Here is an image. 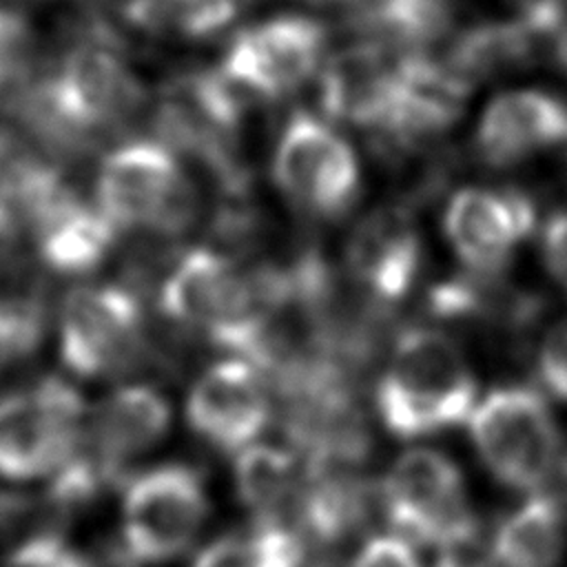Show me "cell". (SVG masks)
Returning <instances> with one entry per match:
<instances>
[{"label": "cell", "mask_w": 567, "mask_h": 567, "mask_svg": "<svg viewBox=\"0 0 567 567\" xmlns=\"http://www.w3.org/2000/svg\"><path fill=\"white\" fill-rule=\"evenodd\" d=\"M144 102V82L120 44L91 38L75 42L16 109L49 144L75 151L128 124Z\"/></svg>", "instance_id": "obj_1"}, {"label": "cell", "mask_w": 567, "mask_h": 567, "mask_svg": "<svg viewBox=\"0 0 567 567\" xmlns=\"http://www.w3.org/2000/svg\"><path fill=\"white\" fill-rule=\"evenodd\" d=\"M478 383L461 348L441 330L414 326L399 332L377 381L374 408L401 439L461 425L474 410Z\"/></svg>", "instance_id": "obj_2"}, {"label": "cell", "mask_w": 567, "mask_h": 567, "mask_svg": "<svg viewBox=\"0 0 567 567\" xmlns=\"http://www.w3.org/2000/svg\"><path fill=\"white\" fill-rule=\"evenodd\" d=\"M197 188L173 148L131 140L111 148L95 175V206L122 230L182 235L197 217Z\"/></svg>", "instance_id": "obj_3"}, {"label": "cell", "mask_w": 567, "mask_h": 567, "mask_svg": "<svg viewBox=\"0 0 567 567\" xmlns=\"http://www.w3.org/2000/svg\"><path fill=\"white\" fill-rule=\"evenodd\" d=\"M470 434L489 474L512 489L543 487L560 465V432L543 394L501 385L472 410Z\"/></svg>", "instance_id": "obj_4"}, {"label": "cell", "mask_w": 567, "mask_h": 567, "mask_svg": "<svg viewBox=\"0 0 567 567\" xmlns=\"http://www.w3.org/2000/svg\"><path fill=\"white\" fill-rule=\"evenodd\" d=\"M84 416L82 394L55 374L0 394V478L24 483L53 476L80 452Z\"/></svg>", "instance_id": "obj_5"}, {"label": "cell", "mask_w": 567, "mask_h": 567, "mask_svg": "<svg viewBox=\"0 0 567 567\" xmlns=\"http://www.w3.org/2000/svg\"><path fill=\"white\" fill-rule=\"evenodd\" d=\"M204 476L188 463H162L126 481L120 551L128 565H159L184 554L206 523Z\"/></svg>", "instance_id": "obj_6"}, {"label": "cell", "mask_w": 567, "mask_h": 567, "mask_svg": "<svg viewBox=\"0 0 567 567\" xmlns=\"http://www.w3.org/2000/svg\"><path fill=\"white\" fill-rule=\"evenodd\" d=\"M379 501L390 527L421 545L445 547L481 532L461 467L439 450L403 452L383 476Z\"/></svg>", "instance_id": "obj_7"}, {"label": "cell", "mask_w": 567, "mask_h": 567, "mask_svg": "<svg viewBox=\"0 0 567 567\" xmlns=\"http://www.w3.org/2000/svg\"><path fill=\"white\" fill-rule=\"evenodd\" d=\"M60 357L82 379L109 377L140 357L144 312L124 286L93 284L71 290L60 308Z\"/></svg>", "instance_id": "obj_8"}, {"label": "cell", "mask_w": 567, "mask_h": 567, "mask_svg": "<svg viewBox=\"0 0 567 567\" xmlns=\"http://www.w3.org/2000/svg\"><path fill=\"white\" fill-rule=\"evenodd\" d=\"M272 179L306 215L337 217L359 193V162L337 131L308 113H295L275 146Z\"/></svg>", "instance_id": "obj_9"}, {"label": "cell", "mask_w": 567, "mask_h": 567, "mask_svg": "<svg viewBox=\"0 0 567 567\" xmlns=\"http://www.w3.org/2000/svg\"><path fill=\"white\" fill-rule=\"evenodd\" d=\"M326 31L301 16H279L241 29L228 44L219 71L250 102L297 91L321 64Z\"/></svg>", "instance_id": "obj_10"}, {"label": "cell", "mask_w": 567, "mask_h": 567, "mask_svg": "<svg viewBox=\"0 0 567 567\" xmlns=\"http://www.w3.org/2000/svg\"><path fill=\"white\" fill-rule=\"evenodd\" d=\"M190 430L219 452L252 445L270 421V396L257 370L237 357L213 363L188 392Z\"/></svg>", "instance_id": "obj_11"}, {"label": "cell", "mask_w": 567, "mask_h": 567, "mask_svg": "<svg viewBox=\"0 0 567 567\" xmlns=\"http://www.w3.org/2000/svg\"><path fill=\"white\" fill-rule=\"evenodd\" d=\"M534 206L518 193L463 188L445 210L443 228L458 259L478 275L501 270L534 230Z\"/></svg>", "instance_id": "obj_12"}, {"label": "cell", "mask_w": 567, "mask_h": 567, "mask_svg": "<svg viewBox=\"0 0 567 567\" xmlns=\"http://www.w3.org/2000/svg\"><path fill=\"white\" fill-rule=\"evenodd\" d=\"M168 427V401L151 385L131 383L102 399L91 414L84 441L109 483H126L131 478L126 467L151 452Z\"/></svg>", "instance_id": "obj_13"}, {"label": "cell", "mask_w": 567, "mask_h": 567, "mask_svg": "<svg viewBox=\"0 0 567 567\" xmlns=\"http://www.w3.org/2000/svg\"><path fill=\"white\" fill-rule=\"evenodd\" d=\"M348 270L368 303L388 312L403 301L421 270V237L399 213H374L348 244Z\"/></svg>", "instance_id": "obj_14"}, {"label": "cell", "mask_w": 567, "mask_h": 567, "mask_svg": "<svg viewBox=\"0 0 567 567\" xmlns=\"http://www.w3.org/2000/svg\"><path fill=\"white\" fill-rule=\"evenodd\" d=\"M567 140V104L543 91L494 97L476 126V148L494 166L516 164Z\"/></svg>", "instance_id": "obj_15"}, {"label": "cell", "mask_w": 567, "mask_h": 567, "mask_svg": "<svg viewBox=\"0 0 567 567\" xmlns=\"http://www.w3.org/2000/svg\"><path fill=\"white\" fill-rule=\"evenodd\" d=\"M33 230L40 259L55 272L84 275L111 252L120 230L95 206L71 188L27 221Z\"/></svg>", "instance_id": "obj_16"}, {"label": "cell", "mask_w": 567, "mask_h": 567, "mask_svg": "<svg viewBox=\"0 0 567 567\" xmlns=\"http://www.w3.org/2000/svg\"><path fill=\"white\" fill-rule=\"evenodd\" d=\"M401 62H388L377 49H352L330 62L321 84L326 111L359 126H385L396 91Z\"/></svg>", "instance_id": "obj_17"}, {"label": "cell", "mask_w": 567, "mask_h": 567, "mask_svg": "<svg viewBox=\"0 0 567 567\" xmlns=\"http://www.w3.org/2000/svg\"><path fill=\"white\" fill-rule=\"evenodd\" d=\"M427 310L432 317L447 323H476L523 334L540 319L545 303L529 290L483 277H452L432 286L427 292Z\"/></svg>", "instance_id": "obj_18"}, {"label": "cell", "mask_w": 567, "mask_h": 567, "mask_svg": "<svg viewBox=\"0 0 567 567\" xmlns=\"http://www.w3.org/2000/svg\"><path fill=\"white\" fill-rule=\"evenodd\" d=\"M565 547V503L554 494H534L496 525L492 560L496 567H558Z\"/></svg>", "instance_id": "obj_19"}, {"label": "cell", "mask_w": 567, "mask_h": 567, "mask_svg": "<svg viewBox=\"0 0 567 567\" xmlns=\"http://www.w3.org/2000/svg\"><path fill=\"white\" fill-rule=\"evenodd\" d=\"M303 489V472L288 450L250 445L235 458V492L257 523H281L288 509H297Z\"/></svg>", "instance_id": "obj_20"}, {"label": "cell", "mask_w": 567, "mask_h": 567, "mask_svg": "<svg viewBox=\"0 0 567 567\" xmlns=\"http://www.w3.org/2000/svg\"><path fill=\"white\" fill-rule=\"evenodd\" d=\"M246 0H126L124 20L151 38L206 40L226 29Z\"/></svg>", "instance_id": "obj_21"}, {"label": "cell", "mask_w": 567, "mask_h": 567, "mask_svg": "<svg viewBox=\"0 0 567 567\" xmlns=\"http://www.w3.org/2000/svg\"><path fill=\"white\" fill-rule=\"evenodd\" d=\"M193 567H303V543L288 525L257 523L206 545Z\"/></svg>", "instance_id": "obj_22"}, {"label": "cell", "mask_w": 567, "mask_h": 567, "mask_svg": "<svg viewBox=\"0 0 567 567\" xmlns=\"http://www.w3.org/2000/svg\"><path fill=\"white\" fill-rule=\"evenodd\" d=\"M35 33L18 0H0V102L16 106L33 89Z\"/></svg>", "instance_id": "obj_23"}, {"label": "cell", "mask_w": 567, "mask_h": 567, "mask_svg": "<svg viewBox=\"0 0 567 567\" xmlns=\"http://www.w3.org/2000/svg\"><path fill=\"white\" fill-rule=\"evenodd\" d=\"M536 31L523 24H492L467 33L456 49V71L467 75H487L520 64L529 55V42Z\"/></svg>", "instance_id": "obj_24"}, {"label": "cell", "mask_w": 567, "mask_h": 567, "mask_svg": "<svg viewBox=\"0 0 567 567\" xmlns=\"http://www.w3.org/2000/svg\"><path fill=\"white\" fill-rule=\"evenodd\" d=\"M44 308L33 297H0V372L29 359L44 339Z\"/></svg>", "instance_id": "obj_25"}, {"label": "cell", "mask_w": 567, "mask_h": 567, "mask_svg": "<svg viewBox=\"0 0 567 567\" xmlns=\"http://www.w3.org/2000/svg\"><path fill=\"white\" fill-rule=\"evenodd\" d=\"M2 567H91V560L58 534H35L20 540Z\"/></svg>", "instance_id": "obj_26"}, {"label": "cell", "mask_w": 567, "mask_h": 567, "mask_svg": "<svg viewBox=\"0 0 567 567\" xmlns=\"http://www.w3.org/2000/svg\"><path fill=\"white\" fill-rule=\"evenodd\" d=\"M536 377L551 396L567 403V321L549 328L538 343Z\"/></svg>", "instance_id": "obj_27"}, {"label": "cell", "mask_w": 567, "mask_h": 567, "mask_svg": "<svg viewBox=\"0 0 567 567\" xmlns=\"http://www.w3.org/2000/svg\"><path fill=\"white\" fill-rule=\"evenodd\" d=\"M350 567H423L419 554L412 547V540L388 534L374 536L363 543V547L352 558Z\"/></svg>", "instance_id": "obj_28"}, {"label": "cell", "mask_w": 567, "mask_h": 567, "mask_svg": "<svg viewBox=\"0 0 567 567\" xmlns=\"http://www.w3.org/2000/svg\"><path fill=\"white\" fill-rule=\"evenodd\" d=\"M543 259L551 277L567 290V213H558L545 224Z\"/></svg>", "instance_id": "obj_29"}, {"label": "cell", "mask_w": 567, "mask_h": 567, "mask_svg": "<svg viewBox=\"0 0 567 567\" xmlns=\"http://www.w3.org/2000/svg\"><path fill=\"white\" fill-rule=\"evenodd\" d=\"M434 567H492V563L489 556L483 551L481 536L476 532L441 547V556L436 558Z\"/></svg>", "instance_id": "obj_30"}, {"label": "cell", "mask_w": 567, "mask_h": 567, "mask_svg": "<svg viewBox=\"0 0 567 567\" xmlns=\"http://www.w3.org/2000/svg\"><path fill=\"white\" fill-rule=\"evenodd\" d=\"M514 2L520 4L523 22L532 27L536 33L549 31L558 22L565 4V0H514Z\"/></svg>", "instance_id": "obj_31"}, {"label": "cell", "mask_w": 567, "mask_h": 567, "mask_svg": "<svg viewBox=\"0 0 567 567\" xmlns=\"http://www.w3.org/2000/svg\"><path fill=\"white\" fill-rule=\"evenodd\" d=\"M16 235H18L16 213H13L11 206L0 197V268H2L4 259L9 257V252L13 250Z\"/></svg>", "instance_id": "obj_32"}, {"label": "cell", "mask_w": 567, "mask_h": 567, "mask_svg": "<svg viewBox=\"0 0 567 567\" xmlns=\"http://www.w3.org/2000/svg\"><path fill=\"white\" fill-rule=\"evenodd\" d=\"M556 58L560 62V66L567 71V29H563L558 33V40H556Z\"/></svg>", "instance_id": "obj_33"}, {"label": "cell", "mask_w": 567, "mask_h": 567, "mask_svg": "<svg viewBox=\"0 0 567 567\" xmlns=\"http://www.w3.org/2000/svg\"><path fill=\"white\" fill-rule=\"evenodd\" d=\"M312 2H330V0H312Z\"/></svg>", "instance_id": "obj_34"}]
</instances>
